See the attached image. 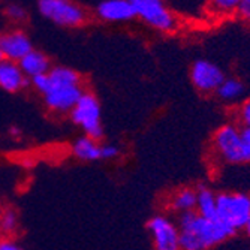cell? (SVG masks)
Here are the masks:
<instances>
[{
    "label": "cell",
    "mask_w": 250,
    "mask_h": 250,
    "mask_svg": "<svg viewBox=\"0 0 250 250\" xmlns=\"http://www.w3.org/2000/svg\"><path fill=\"white\" fill-rule=\"evenodd\" d=\"M241 132H243V138H244V141L249 144V147H250V129H243L241 127Z\"/></svg>",
    "instance_id": "25"
},
{
    "label": "cell",
    "mask_w": 250,
    "mask_h": 250,
    "mask_svg": "<svg viewBox=\"0 0 250 250\" xmlns=\"http://www.w3.org/2000/svg\"><path fill=\"white\" fill-rule=\"evenodd\" d=\"M244 93V85L237 78H225L223 83L219 85L216 95L223 102H235Z\"/></svg>",
    "instance_id": "17"
},
{
    "label": "cell",
    "mask_w": 250,
    "mask_h": 250,
    "mask_svg": "<svg viewBox=\"0 0 250 250\" xmlns=\"http://www.w3.org/2000/svg\"><path fill=\"white\" fill-rule=\"evenodd\" d=\"M243 231L246 232V235L250 238V217L247 219V222L244 223V226H243Z\"/></svg>",
    "instance_id": "26"
},
{
    "label": "cell",
    "mask_w": 250,
    "mask_h": 250,
    "mask_svg": "<svg viewBox=\"0 0 250 250\" xmlns=\"http://www.w3.org/2000/svg\"><path fill=\"white\" fill-rule=\"evenodd\" d=\"M168 207L171 211H174L177 214L195 211V208H196V188H181V189L175 190L168 199Z\"/></svg>",
    "instance_id": "15"
},
{
    "label": "cell",
    "mask_w": 250,
    "mask_h": 250,
    "mask_svg": "<svg viewBox=\"0 0 250 250\" xmlns=\"http://www.w3.org/2000/svg\"><path fill=\"white\" fill-rule=\"evenodd\" d=\"M237 12L244 21L250 22V0H243V3H241V6L238 8Z\"/></svg>",
    "instance_id": "24"
},
{
    "label": "cell",
    "mask_w": 250,
    "mask_h": 250,
    "mask_svg": "<svg viewBox=\"0 0 250 250\" xmlns=\"http://www.w3.org/2000/svg\"><path fill=\"white\" fill-rule=\"evenodd\" d=\"M130 2L133 5L135 17L143 20L147 26L164 33L177 29V18L164 0H130Z\"/></svg>",
    "instance_id": "6"
},
{
    "label": "cell",
    "mask_w": 250,
    "mask_h": 250,
    "mask_svg": "<svg viewBox=\"0 0 250 250\" xmlns=\"http://www.w3.org/2000/svg\"><path fill=\"white\" fill-rule=\"evenodd\" d=\"M180 250H210L235 232L217 219H206L196 211L178 214Z\"/></svg>",
    "instance_id": "1"
},
{
    "label": "cell",
    "mask_w": 250,
    "mask_h": 250,
    "mask_svg": "<svg viewBox=\"0 0 250 250\" xmlns=\"http://www.w3.org/2000/svg\"><path fill=\"white\" fill-rule=\"evenodd\" d=\"M101 148L102 144L99 140L83 135L74 141L72 154L83 162H96L101 161Z\"/></svg>",
    "instance_id": "14"
},
{
    "label": "cell",
    "mask_w": 250,
    "mask_h": 250,
    "mask_svg": "<svg viewBox=\"0 0 250 250\" xmlns=\"http://www.w3.org/2000/svg\"><path fill=\"white\" fill-rule=\"evenodd\" d=\"M0 39H2L3 57L11 62L18 63L22 57L27 56L33 50L30 38L22 30H9L0 36Z\"/></svg>",
    "instance_id": "10"
},
{
    "label": "cell",
    "mask_w": 250,
    "mask_h": 250,
    "mask_svg": "<svg viewBox=\"0 0 250 250\" xmlns=\"http://www.w3.org/2000/svg\"><path fill=\"white\" fill-rule=\"evenodd\" d=\"M192 84L201 93H216L219 85L223 83L225 75L220 67L208 60H196L190 69Z\"/></svg>",
    "instance_id": "9"
},
{
    "label": "cell",
    "mask_w": 250,
    "mask_h": 250,
    "mask_svg": "<svg viewBox=\"0 0 250 250\" xmlns=\"http://www.w3.org/2000/svg\"><path fill=\"white\" fill-rule=\"evenodd\" d=\"M243 0H210L211 12L216 15H231L238 11Z\"/></svg>",
    "instance_id": "19"
},
{
    "label": "cell",
    "mask_w": 250,
    "mask_h": 250,
    "mask_svg": "<svg viewBox=\"0 0 250 250\" xmlns=\"http://www.w3.org/2000/svg\"><path fill=\"white\" fill-rule=\"evenodd\" d=\"M98 17L106 22L129 21L135 17L133 5L130 0H104L96 9Z\"/></svg>",
    "instance_id": "11"
},
{
    "label": "cell",
    "mask_w": 250,
    "mask_h": 250,
    "mask_svg": "<svg viewBox=\"0 0 250 250\" xmlns=\"http://www.w3.org/2000/svg\"><path fill=\"white\" fill-rule=\"evenodd\" d=\"M42 17L62 27H78L87 21V12L72 0H39Z\"/></svg>",
    "instance_id": "7"
},
{
    "label": "cell",
    "mask_w": 250,
    "mask_h": 250,
    "mask_svg": "<svg viewBox=\"0 0 250 250\" xmlns=\"http://www.w3.org/2000/svg\"><path fill=\"white\" fill-rule=\"evenodd\" d=\"M71 120L75 126H78L85 136L95 140H101L104 135L102 126V109L98 98L90 93L84 92L80 101L75 104L72 111L69 112Z\"/></svg>",
    "instance_id": "5"
},
{
    "label": "cell",
    "mask_w": 250,
    "mask_h": 250,
    "mask_svg": "<svg viewBox=\"0 0 250 250\" xmlns=\"http://www.w3.org/2000/svg\"><path fill=\"white\" fill-rule=\"evenodd\" d=\"M29 83V78L21 71V67L17 62L2 60L0 62V88L5 92L17 93L22 90Z\"/></svg>",
    "instance_id": "12"
},
{
    "label": "cell",
    "mask_w": 250,
    "mask_h": 250,
    "mask_svg": "<svg viewBox=\"0 0 250 250\" xmlns=\"http://www.w3.org/2000/svg\"><path fill=\"white\" fill-rule=\"evenodd\" d=\"M18 64L21 67V71L24 72V75L30 80L38 75L48 74L51 69L50 59L38 50H32L27 56H24L18 62Z\"/></svg>",
    "instance_id": "13"
},
{
    "label": "cell",
    "mask_w": 250,
    "mask_h": 250,
    "mask_svg": "<svg viewBox=\"0 0 250 250\" xmlns=\"http://www.w3.org/2000/svg\"><path fill=\"white\" fill-rule=\"evenodd\" d=\"M20 226L18 214L12 208H6L0 211V234L6 238H11Z\"/></svg>",
    "instance_id": "18"
},
{
    "label": "cell",
    "mask_w": 250,
    "mask_h": 250,
    "mask_svg": "<svg viewBox=\"0 0 250 250\" xmlns=\"http://www.w3.org/2000/svg\"><path fill=\"white\" fill-rule=\"evenodd\" d=\"M154 250H180L178 226L168 216L156 214L147 222Z\"/></svg>",
    "instance_id": "8"
},
{
    "label": "cell",
    "mask_w": 250,
    "mask_h": 250,
    "mask_svg": "<svg viewBox=\"0 0 250 250\" xmlns=\"http://www.w3.org/2000/svg\"><path fill=\"white\" fill-rule=\"evenodd\" d=\"M217 220L225 223L234 232L243 229L250 217V195L243 192L217 193Z\"/></svg>",
    "instance_id": "4"
},
{
    "label": "cell",
    "mask_w": 250,
    "mask_h": 250,
    "mask_svg": "<svg viewBox=\"0 0 250 250\" xmlns=\"http://www.w3.org/2000/svg\"><path fill=\"white\" fill-rule=\"evenodd\" d=\"M120 156V148L116 144H102L101 148V161H112V159H117Z\"/></svg>",
    "instance_id": "22"
},
{
    "label": "cell",
    "mask_w": 250,
    "mask_h": 250,
    "mask_svg": "<svg viewBox=\"0 0 250 250\" xmlns=\"http://www.w3.org/2000/svg\"><path fill=\"white\" fill-rule=\"evenodd\" d=\"M217 193L208 186H198L196 188V208L195 211L206 217V219H217Z\"/></svg>",
    "instance_id": "16"
},
{
    "label": "cell",
    "mask_w": 250,
    "mask_h": 250,
    "mask_svg": "<svg viewBox=\"0 0 250 250\" xmlns=\"http://www.w3.org/2000/svg\"><path fill=\"white\" fill-rule=\"evenodd\" d=\"M2 60H5V57H3V50H2V39H0V62Z\"/></svg>",
    "instance_id": "27"
},
{
    "label": "cell",
    "mask_w": 250,
    "mask_h": 250,
    "mask_svg": "<svg viewBox=\"0 0 250 250\" xmlns=\"http://www.w3.org/2000/svg\"><path fill=\"white\" fill-rule=\"evenodd\" d=\"M0 250H26L20 243L12 238H0Z\"/></svg>",
    "instance_id": "23"
},
{
    "label": "cell",
    "mask_w": 250,
    "mask_h": 250,
    "mask_svg": "<svg viewBox=\"0 0 250 250\" xmlns=\"http://www.w3.org/2000/svg\"><path fill=\"white\" fill-rule=\"evenodd\" d=\"M237 120L243 129H250V98L238 106Z\"/></svg>",
    "instance_id": "20"
},
{
    "label": "cell",
    "mask_w": 250,
    "mask_h": 250,
    "mask_svg": "<svg viewBox=\"0 0 250 250\" xmlns=\"http://www.w3.org/2000/svg\"><path fill=\"white\" fill-rule=\"evenodd\" d=\"M84 93L83 81L77 71L66 66L51 67L42 95L43 104L57 114L71 112Z\"/></svg>",
    "instance_id": "2"
},
{
    "label": "cell",
    "mask_w": 250,
    "mask_h": 250,
    "mask_svg": "<svg viewBox=\"0 0 250 250\" xmlns=\"http://www.w3.org/2000/svg\"><path fill=\"white\" fill-rule=\"evenodd\" d=\"M5 14H6V17H8L11 21H14V22L22 21V20L26 18V15H27L26 9L22 8L21 5H18V3H9V5L5 8Z\"/></svg>",
    "instance_id": "21"
},
{
    "label": "cell",
    "mask_w": 250,
    "mask_h": 250,
    "mask_svg": "<svg viewBox=\"0 0 250 250\" xmlns=\"http://www.w3.org/2000/svg\"><path fill=\"white\" fill-rule=\"evenodd\" d=\"M213 151L222 162L229 165H243L250 162V147L243 138L241 127L228 123L220 126L211 140Z\"/></svg>",
    "instance_id": "3"
}]
</instances>
